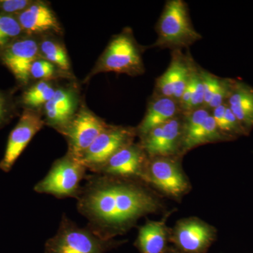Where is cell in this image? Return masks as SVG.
Listing matches in <instances>:
<instances>
[{"instance_id": "1", "label": "cell", "mask_w": 253, "mask_h": 253, "mask_svg": "<svg viewBox=\"0 0 253 253\" xmlns=\"http://www.w3.org/2000/svg\"><path fill=\"white\" fill-rule=\"evenodd\" d=\"M77 209L86 226L104 239H115L141 217L162 209L161 200L138 179L91 173L77 197Z\"/></svg>"}, {"instance_id": "2", "label": "cell", "mask_w": 253, "mask_h": 253, "mask_svg": "<svg viewBox=\"0 0 253 253\" xmlns=\"http://www.w3.org/2000/svg\"><path fill=\"white\" fill-rule=\"evenodd\" d=\"M157 39L151 47L182 50L201 41L195 29L189 7L183 0H168L156 26Z\"/></svg>"}, {"instance_id": "3", "label": "cell", "mask_w": 253, "mask_h": 253, "mask_svg": "<svg viewBox=\"0 0 253 253\" xmlns=\"http://www.w3.org/2000/svg\"><path fill=\"white\" fill-rule=\"evenodd\" d=\"M142 47L136 41L131 28H126L113 36L100 56L88 79L102 73H116L127 76H141L145 73Z\"/></svg>"}, {"instance_id": "4", "label": "cell", "mask_w": 253, "mask_h": 253, "mask_svg": "<svg viewBox=\"0 0 253 253\" xmlns=\"http://www.w3.org/2000/svg\"><path fill=\"white\" fill-rule=\"evenodd\" d=\"M126 242L103 239L63 214L56 234L44 244V253H106Z\"/></svg>"}, {"instance_id": "5", "label": "cell", "mask_w": 253, "mask_h": 253, "mask_svg": "<svg viewBox=\"0 0 253 253\" xmlns=\"http://www.w3.org/2000/svg\"><path fill=\"white\" fill-rule=\"evenodd\" d=\"M87 171L79 159L66 153L53 163L47 174L37 183L33 190L38 194L51 195L56 199H76Z\"/></svg>"}, {"instance_id": "6", "label": "cell", "mask_w": 253, "mask_h": 253, "mask_svg": "<svg viewBox=\"0 0 253 253\" xmlns=\"http://www.w3.org/2000/svg\"><path fill=\"white\" fill-rule=\"evenodd\" d=\"M180 158H149L143 181L168 196L179 199L191 189V184L181 167Z\"/></svg>"}, {"instance_id": "7", "label": "cell", "mask_w": 253, "mask_h": 253, "mask_svg": "<svg viewBox=\"0 0 253 253\" xmlns=\"http://www.w3.org/2000/svg\"><path fill=\"white\" fill-rule=\"evenodd\" d=\"M136 127L109 125L80 159L91 173H96L109 158L125 146L134 142Z\"/></svg>"}, {"instance_id": "8", "label": "cell", "mask_w": 253, "mask_h": 253, "mask_svg": "<svg viewBox=\"0 0 253 253\" xmlns=\"http://www.w3.org/2000/svg\"><path fill=\"white\" fill-rule=\"evenodd\" d=\"M109 126L104 120L83 106L59 132L67 141L68 154L80 160Z\"/></svg>"}, {"instance_id": "9", "label": "cell", "mask_w": 253, "mask_h": 253, "mask_svg": "<svg viewBox=\"0 0 253 253\" xmlns=\"http://www.w3.org/2000/svg\"><path fill=\"white\" fill-rule=\"evenodd\" d=\"M216 237L215 228L198 217L179 219L169 229V243L181 253H206Z\"/></svg>"}, {"instance_id": "10", "label": "cell", "mask_w": 253, "mask_h": 253, "mask_svg": "<svg viewBox=\"0 0 253 253\" xmlns=\"http://www.w3.org/2000/svg\"><path fill=\"white\" fill-rule=\"evenodd\" d=\"M44 125V119L39 111L23 110L8 136L4 155L0 161V170L8 173L12 169L28 145Z\"/></svg>"}, {"instance_id": "11", "label": "cell", "mask_w": 253, "mask_h": 253, "mask_svg": "<svg viewBox=\"0 0 253 253\" xmlns=\"http://www.w3.org/2000/svg\"><path fill=\"white\" fill-rule=\"evenodd\" d=\"M40 58L39 40L34 36H21L0 52V63L14 76L19 87H27L32 65Z\"/></svg>"}, {"instance_id": "12", "label": "cell", "mask_w": 253, "mask_h": 253, "mask_svg": "<svg viewBox=\"0 0 253 253\" xmlns=\"http://www.w3.org/2000/svg\"><path fill=\"white\" fill-rule=\"evenodd\" d=\"M184 115L182 113L140 138V144L149 158L181 156Z\"/></svg>"}, {"instance_id": "13", "label": "cell", "mask_w": 253, "mask_h": 253, "mask_svg": "<svg viewBox=\"0 0 253 253\" xmlns=\"http://www.w3.org/2000/svg\"><path fill=\"white\" fill-rule=\"evenodd\" d=\"M197 64L182 50L172 51V58L165 73L156 79L153 96L172 97L179 101Z\"/></svg>"}, {"instance_id": "14", "label": "cell", "mask_w": 253, "mask_h": 253, "mask_svg": "<svg viewBox=\"0 0 253 253\" xmlns=\"http://www.w3.org/2000/svg\"><path fill=\"white\" fill-rule=\"evenodd\" d=\"M148 159L140 143L133 142L111 156L96 173L143 181Z\"/></svg>"}, {"instance_id": "15", "label": "cell", "mask_w": 253, "mask_h": 253, "mask_svg": "<svg viewBox=\"0 0 253 253\" xmlns=\"http://www.w3.org/2000/svg\"><path fill=\"white\" fill-rule=\"evenodd\" d=\"M16 16L25 36L61 34L62 32L56 14L44 1H33Z\"/></svg>"}, {"instance_id": "16", "label": "cell", "mask_w": 253, "mask_h": 253, "mask_svg": "<svg viewBox=\"0 0 253 253\" xmlns=\"http://www.w3.org/2000/svg\"><path fill=\"white\" fill-rule=\"evenodd\" d=\"M181 113L179 102L172 97L153 96L142 121L136 126L137 136L141 138L156 126H161Z\"/></svg>"}, {"instance_id": "17", "label": "cell", "mask_w": 253, "mask_h": 253, "mask_svg": "<svg viewBox=\"0 0 253 253\" xmlns=\"http://www.w3.org/2000/svg\"><path fill=\"white\" fill-rule=\"evenodd\" d=\"M168 213L161 220H148L139 228L134 246L139 253H165L169 249V229L166 221Z\"/></svg>"}, {"instance_id": "18", "label": "cell", "mask_w": 253, "mask_h": 253, "mask_svg": "<svg viewBox=\"0 0 253 253\" xmlns=\"http://www.w3.org/2000/svg\"><path fill=\"white\" fill-rule=\"evenodd\" d=\"M226 104L249 135L253 129V87L235 80Z\"/></svg>"}, {"instance_id": "19", "label": "cell", "mask_w": 253, "mask_h": 253, "mask_svg": "<svg viewBox=\"0 0 253 253\" xmlns=\"http://www.w3.org/2000/svg\"><path fill=\"white\" fill-rule=\"evenodd\" d=\"M52 81L37 82L31 86L25 88L21 96L18 98L20 107L23 109L37 110L44 106L54 96L56 88Z\"/></svg>"}, {"instance_id": "20", "label": "cell", "mask_w": 253, "mask_h": 253, "mask_svg": "<svg viewBox=\"0 0 253 253\" xmlns=\"http://www.w3.org/2000/svg\"><path fill=\"white\" fill-rule=\"evenodd\" d=\"M234 139H235L232 136L224 134L219 129L211 113V115L205 120L197 132L191 138V140L184 145L181 149V155L182 156L190 150H192L201 145L232 141Z\"/></svg>"}, {"instance_id": "21", "label": "cell", "mask_w": 253, "mask_h": 253, "mask_svg": "<svg viewBox=\"0 0 253 253\" xmlns=\"http://www.w3.org/2000/svg\"><path fill=\"white\" fill-rule=\"evenodd\" d=\"M41 58L54 64L60 71L69 75L71 63L66 48L62 43L49 37H44L39 41Z\"/></svg>"}, {"instance_id": "22", "label": "cell", "mask_w": 253, "mask_h": 253, "mask_svg": "<svg viewBox=\"0 0 253 253\" xmlns=\"http://www.w3.org/2000/svg\"><path fill=\"white\" fill-rule=\"evenodd\" d=\"M17 88L0 89V130L20 115V105L15 96Z\"/></svg>"}, {"instance_id": "23", "label": "cell", "mask_w": 253, "mask_h": 253, "mask_svg": "<svg viewBox=\"0 0 253 253\" xmlns=\"http://www.w3.org/2000/svg\"><path fill=\"white\" fill-rule=\"evenodd\" d=\"M23 36L25 35L16 16L0 13V52Z\"/></svg>"}, {"instance_id": "24", "label": "cell", "mask_w": 253, "mask_h": 253, "mask_svg": "<svg viewBox=\"0 0 253 253\" xmlns=\"http://www.w3.org/2000/svg\"><path fill=\"white\" fill-rule=\"evenodd\" d=\"M51 101L68 119L71 120L77 112L78 96L71 88H56Z\"/></svg>"}, {"instance_id": "25", "label": "cell", "mask_w": 253, "mask_h": 253, "mask_svg": "<svg viewBox=\"0 0 253 253\" xmlns=\"http://www.w3.org/2000/svg\"><path fill=\"white\" fill-rule=\"evenodd\" d=\"M63 76L68 77V75L63 73L54 64L42 58L37 59L31 66V81L32 80L52 81Z\"/></svg>"}, {"instance_id": "26", "label": "cell", "mask_w": 253, "mask_h": 253, "mask_svg": "<svg viewBox=\"0 0 253 253\" xmlns=\"http://www.w3.org/2000/svg\"><path fill=\"white\" fill-rule=\"evenodd\" d=\"M191 82L192 94H191L189 107L186 113L204 107V85H203L202 79L200 73V68L198 66H196L193 73Z\"/></svg>"}, {"instance_id": "27", "label": "cell", "mask_w": 253, "mask_h": 253, "mask_svg": "<svg viewBox=\"0 0 253 253\" xmlns=\"http://www.w3.org/2000/svg\"><path fill=\"white\" fill-rule=\"evenodd\" d=\"M200 73H201L203 85H204V108L208 109V105L220 84L221 78L203 70L202 68H200Z\"/></svg>"}, {"instance_id": "28", "label": "cell", "mask_w": 253, "mask_h": 253, "mask_svg": "<svg viewBox=\"0 0 253 253\" xmlns=\"http://www.w3.org/2000/svg\"><path fill=\"white\" fill-rule=\"evenodd\" d=\"M235 80L231 78H221L220 84L218 86L217 91L214 93L212 100L208 106V109L212 111L217 106L224 104L230 96L233 85Z\"/></svg>"}, {"instance_id": "29", "label": "cell", "mask_w": 253, "mask_h": 253, "mask_svg": "<svg viewBox=\"0 0 253 253\" xmlns=\"http://www.w3.org/2000/svg\"><path fill=\"white\" fill-rule=\"evenodd\" d=\"M34 1L31 0H0V13L1 14L17 16L27 9Z\"/></svg>"}, {"instance_id": "30", "label": "cell", "mask_w": 253, "mask_h": 253, "mask_svg": "<svg viewBox=\"0 0 253 253\" xmlns=\"http://www.w3.org/2000/svg\"><path fill=\"white\" fill-rule=\"evenodd\" d=\"M165 253H181L178 250H176L174 246H169V249Z\"/></svg>"}]
</instances>
